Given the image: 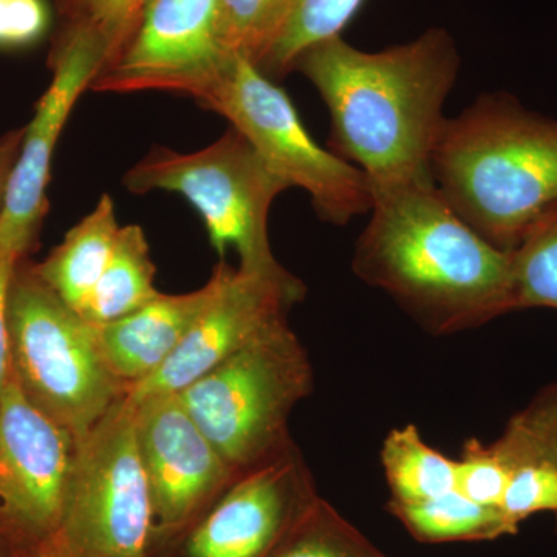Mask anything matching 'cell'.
Returning <instances> with one entry per match:
<instances>
[{
	"label": "cell",
	"instance_id": "obj_28",
	"mask_svg": "<svg viewBox=\"0 0 557 557\" xmlns=\"http://www.w3.org/2000/svg\"><path fill=\"white\" fill-rule=\"evenodd\" d=\"M50 25L46 0H0V49H24L38 42Z\"/></svg>",
	"mask_w": 557,
	"mask_h": 557
},
{
	"label": "cell",
	"instance_id": "obj_26",
	"mask_svg": "<svg viewBox=\"0 0 557 557\" xmlns=\"http://www.w3.org/2000/svg\"><path fill=\"white\" fill-rule=\"evenodd\" d=\"M512 472L493 445L468 440L457 460V491L475 504L500 508Z\"/></svg>",
	"mask_w": 557,
	"mask_h": 557
},
{
	"label": "cell",
	"instance_id": "obj_18",
	"mask_svg": "<svg viewBox=\"0 0 557 557\" xmlns=\"http://www.w3.org/2000/svg\"><path fill=\"white\" fill-rule=\"evenodd\" d=\"M381 465L394 504H418L457 490V460L429 446L413 424L388 432Z\"/></svg>",
	"mask_w": 557,
	"mask_h": 557
},
{
	"label": "cell",
	"instance_id": "obj_21",
	"mask_svg": "<svg viewBox=\"0 0 557 557\" xmlns=\"http://www.w3.org/2000/svg\"><path fill=\"white\" fill-rule=\"evenodd\" d=\"M292 7L293 0H219L220 49L259 69L284 33Z\"/></svg>",
	"mask_w": 557,
	"mask_h": 557
},
{
	"label": "cell",
	"instance_id": "obj_15",
	"mask_svg": "<svg viewBox=\"0 0 557 557\" xmlns=\"http://www.w3.org/2000/svg\"><path fill=\"white\" fill-rule=\"evenodd\" d=\"M219 281L215 267L211 278L196 292L161 293L127 317L95 325L102 355L127 391L150 379L175 354L214 298Z\"/></svg>",
	"mask_w": 557,
	"mask_h": 557
},
{
	"label": "cell",
	"instance_id": "obj_23",
	"mask_svg": "<svg viewBox=\"0 0 557 557\" xmlns=\"http://www.w3.org/2000/svg\"><path fill=\"white\" fill-rule=\"evenodd\" d=\"M269 557H387L318 497Z\"/></svg>",
	"mask_w": 557,
	"mask_h": 557
},
{
	"label": "cell",
	"instance_id": "obj_6",
	"mask_svg": "<svg viewBox=\"0 0 557 557\" xmlns=\"http://www.w3.org/2000/svg\"><path fill=\"white\" fill-rule=\"evenodd\" d=\"M123 185L139 196L168 190L185 197L199 212L220 258L226 249H236L239 269L258 273L284 270L271 249L269 218L288 183L233 127L196 152L150 150L126 172Z\"/></svg>",
	"mask_w": 557,
	"mask_h": 557
},
{
	"label": "cell",
	"instance_id": "obj_17",
	"mask_svg": "<svg viewBox=\"0 0 557 557\" xmlns=\"http://www.w3.org/2000/svg\"><path fill=\"white\" fill-rule=\"evenodd\" d=\"M156 263L149 242L138 225L121 226L108 269L81 314L94 325L109 324L159 298Z\"/></svg>",
	"mask_w": 557,
	"mask_h": 557
},
{
	"label": "cell",
	"instance_id": "obj_30",
	"mask_svg": "<svg viewBox=\"0 0 557 557\" xmlns=\"http://www.w3.org/2000/svg\"><path fill=\"white\" fill-rule=\"evenodd\" d=\"M24 132L25 126L0 137V214H2L3 207H5L11 174H13L14 166H16L17 157H20Z\"/></svg>",
	"mask_w": 557,
	"mask_h": 557
},
{
	"label": "cell",
	"instance_id": "obj_31",
	"mask_svg": "<svg viewBox=\"0 0 557 557\" xmlns=\"http://www.w3.org/2000/svg\"><path fill=\"white\" fill-rule=\"evenodd\" d=\"M556 518H557V515H556Z\"/></svg>",
	"mask_w": 557,
	"mask_h": 557
},
{
	"label": "cell",
	"instance_id": "obj_19",
	"mask_svg": "<svg viewBox=\"0 0 557 557\" xmlns=\"http://www.w3.org/2000/svg\"><path fill=\"white\" fill-rule=\"evenodd\" d=\"M388 509L418 541H487L518 533V525L500 508L469 500L458 491L418 504H388Z\"/></svg>",
	"mask_w": 557,
	"mask_h": 557
},
{
	"label": "cell",
	"instance_id": "obj_20",
	"mask_svg": "<svg viewBox=\"0 0 557 557\" xmlns=\"http://www.w3.org/2000/svg\"><path fill=\"white\" fill-rule=\"evenodd\" d=\"M364 0H293L285 30L260 72L270 79H282L293 72L296 60L314 44L343 36Z\"/></svg>",
	"mask_w": 557,
	"mask_h": 557
},
{
	"label": "cell",
	"instance_id": "obj_25",
	"mask_svg": "<svg viewBox=\"0 0 557 557\" xmlns=\"http://www.w3.org/2000/svg\"><path fill=\"white\" fill-rule=\"evenodd\" d=\"M146 3L148 0H57L62 28H79L101 44L104 70L129 49Z\"/></svg>",
	"mask_w": 557,
	"mask_h": 557
},
{
	"label": "cell",
	"instance_id": "obj_4",
	"mask_svg": "<svg viewBox=\"0 0 557 557\" xmlns=\"http://www.w3.org/2000/svg\"><path fill=\"white\" fill-rule=\"evenodd\" d=\"M11 370L36 408L83 440L126 395L102 355L97 327L17 262L9 289Z\"/></svg>",
	"mask_w": 557,
	"mask_h": 557
},
{
	"label": "cell",
	"instance_id": "obj_13",
	"mask_svg": "<svg viewBox=\"0 0 557 557\" xmlns=\"http://www.w3.org/2000/svg\"><path fill=\"white\" fill-rule=\"evenodd\" d=\"M218 9L219 0H148L129 49L90 89L166 91L199 102L228 60L219 46Z\"/></svg>",
	"mask_w": 557,
	"mask_h": 557
},
{
	"label": "cell",
	"instance_id": "obj_1",
	"mask_svg": "<svg viewBox=\"0 0 557 557\" xmlns=\"http://www.w3.org/2000/svg\"><path fill=\"white\" fill-rule=\"evenodd\" d=\"M460 67L454 36L432 27L380 51L359 50L336 36L304 51L293 70L327 106L330 150L364 172L372 189L434 182L432 153Z\"/></svg>",
	"mask_w": 557,
	"mask_h": 557
},
{
	"label": "cell",
	"instance_id": "obj_12",
	"mask_svg": "<svg viewBox=\"0 0 557 557\" xmlns=\"http://www.w3.org/2000/svg\"><path fill=\"white\" fill-rule=\"evenodd\" d=\"M49 61L53 79L36 106L35 116L25 126L0 214V251L16 260L30 251L49 211L51 159L70 112L106 65L101 44L79 28H61Z\"/></svg>",
	"mask_w": 557,
	"mask_h": 557
},
{
	"label": "cell",
	"instance_id": "obj_27",
	"mask_svg": "<svg viewBox=\"0 0 557 557\" xmlns=\"http://www.w3.org/2000/svg\"><path fill=\"white\" fill-rule=\"evenodd\" d=\"M500 509L518 527L537 512L557 515L556 469L544 463L520 465L512 472Z\"/></svg>",
	"mask_w": 557,
	"mask_h": 557
},
{
	"label": "cell",
	"instance_id": "obj_16",
	"mask_svg": "<svg viewBox=\"0 0 557 557\" xmlns=\"http://www.w3.org/2000/svg\"><path fill=\"white\" fill-rule=\"evenodd\" d=\"M120 230L115 203L104 194L49 258L35 265L36 271L65 304L81 313L108 269Z\"/></svg>",
	"mask_w": 557,
	"mask_h": 557
},
{
	"label": "cell",
	"instance_id": "obj_29",
	"mask_svg": "<svg viewBox=\"0 0 557 557\" xmlns=\"http://www.w3.org/2000/svg\"><path fill=\"white\" fill-rule=\"evenodd\" d=\"M17 262L20 260L0 251V395L13 373L10 355L9 289Z\"/></svg>",
	"mask_w": 557,
	"mask_h": 557
},
{
	"label": "cell",
	"instance_id": "obj_9",
	"mask_svg": "<svg viewBox=\"0 0 557 557\" xmlns=\"http://www.w3.org/2000/svg\"><path fill=\"white\" fill-rule=\"evenodd\" d=\"M78 446L11 373L0 395V527L49 552L67 509Z\"/></svg>",
	"mask_w": 557,
	"mask_h": 557
},
{
	"label": "cell",
	"instance_id": "obj_2",
	"mask_svg": "<svg viewBox=\"0 0 557 557\" xmlns=\"http://www.w3.org/2000/svg\"><path fill=\"white\" fill-rule=\"evenodd\" d=\"M372 218L354 273L434 336L482 327L516 311L511 251L483 239L434 182L372 188Z\"/></svg>",
	"mask_w": 557,
	"mask_h": 557
},
{
	"label": "cell",
	"instance_id": "obj_22",
	"mask_svg": "<svg viewBox=\"0 0 557 557\" xmlns=\"http://www.w3.org/2000/svg\"><path fill=\"white\" fill-rule=\"evenodd\" d=\"M516 310H557V203L511 251Z\"/></svg>",
	"mask_w": 557,
	"mask_h": 557
},
{
	"label": "cell",
	"instance_id": "obj_5",
	"mask_svg": "<svg viewBox=\"0 0 557 557\" xmlns=\"http://www.w3.org/2000/svg\"><path fill=\"white\" fill-rule=\"evenodd\" d=\"M313 386L309 354L284 322L177 395L223 460L240 472L295 443L289 416Z\"/></svg>",
	"mask_w": 557,
	"mask_h": 557
},
{
	"label": "cell",
	"instance_id": "obj_3",
	"mask_svg": "<svg viewBox=\"0 0 557 557\" xmlns=\"http://www.w3.org/2000/svg\"><path fill=\"white\" fill-rule=\"evenodd\" d=\"M432 178L465 222L502 251L557 203V120L508 94L482 95L446 121Z\"/></svg>",
	"mask_w": 557,
	"mask_h": 557
},
{
	"label": "cell",
	"instance_id": "obj_24",
	"mask_svg": "<svg viewBox=\"0 0 557 557\" xmlns=\"http://www.w3.org/2000/svg\"><path fill=\"white\" fill-rule=\"evenodd\" d=\"M491 445L512 471L528 463L548 465L557 471V384L541 388Z\"/></svg>",
	"mask_w": 557,
	"mask_h": 557
},
{
	"label": "cell",
	"instance_id": "obj_14",
	"mask_svg": "<svg viewBox=\"0 0 557 557\" xmlns=\"http://www.w3.org/2000/svg\"><path fill=\"white\" fill-rule=\"evenodd\" d=\"M131 403L156 542L193 522L236 472L200 431L177 394Z\"/></svg>",
	"mask_w": 557,
	"mask_h": 557
},
{
	"label": "cell",
	"instance_id": "obj_8",
	"mask_svg": "<svg viewBox=\"0 0 557 557\" xmlns=\"http://www.w3.org/2000/svg\"><path fill=\"white\" fill-rule=\"evenodd\" d=\"M152 505L135 438L134 406L123 398L79 440L67 509L51 557H149Z\"/></svg>",
	"mask_w": 557,
	"mask_h": 557
},
{
	"label": "cell",
	"instance_id": "obj_7",
	"mask_svg": "<svg viewBox=\"0 0 557 557\" xmlns=\"http://www.w3.org/2000/svg\"><path fill=\"white\" fill-rule=\"evenodd\" d=\"M199 104L225 116L289 188L306 190L322 222L344 226L372 209L364 172L321 148L288 95L247 58L231 54Z\"/></svg>",
	"mask_w": 557,
	"mask_h": 557
},
{
	"label": "cell",
	"instance_id": "obj_10",
	"mask_svg": "<svg viewBox=\"0 0 557 557\" xmlns=\"http://www.w3.org/2000/svg\"><path fill=\"white\" fill-rule=\"evenodd\" d=\"M318 497L310 468L293 443L277 456L236 472L182 528L186 533L180 557H269Z\"/></svg>",
	"mask_w": 557,
	"mask_h": 557
},
{
	"label": "cell",
	"instance_id": "obj_11",
	"mask_svg": "<svg viewBox=\"0 0 557 557\" xmlns=\"http://www.w3.org/2000/svg\"><path fill=\"white\" fill-rule=\"evenodd\" d=\"M218 270L214 298L163 368L127 391L131 401L178 394L263 333L288 322L289 310L306 296L304 282L285 269L258 273L220 260Z\"/></svg>",
	"mask_w": 557,
	"mask_h": 557
}]
</instances>
